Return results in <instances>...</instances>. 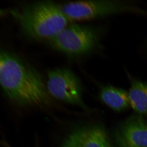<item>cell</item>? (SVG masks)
Segmentation results:
<instances>
[{
    "label": "cell",
    "instance_id": "obj_4",
    "mask_svg": "<svg viewBox=\"0 0 147 147\" xmlns=\"http://www.w3.org/2000/svg\"><path fill=\"white\" fill-rule=\"evenodd\" d=\"M53 47L72 55H84L91 51L97 41V35L90 27L77 24L67 26L50 40Z\"/></svg>",
    "mask_w": 147,
    "mask_h": 147
},
{
    "label": "cell",
    "instance_id": "obj_6",
    "mask_svg": "<svg viewBox=\"0 0 147 147\" xmlns=\"http://www.w3.org/2000/svg\"><path fill=\"white\" fill-rule=\"evenodd\" d=\"M119 147H147V122L141 116H132L119 125L115 133Z\"/></svg>",
    "mask_w": 147,
    "mask_h": 147
},
{
    "label": "cell",
    "instance_id": "obj_5",
    "mask_svg": "<svg viewBox=\"0 0 147 147\" xmlns=\"http://www.w3.org/2000/svg\"><path fill=\"white\" fill-rule=\"evenodd\" d=\"M46 88L49 94L63 102L87 108L82 99V87L77 76L69 69L56 68L47 74Z\"/></svg>",
    "mask_w": 147,
    "mask_h": 147
},
{
    "label": "cell",
    "instance_id": "obj_7",
    "mask_svg": "<svg viewBox=\"0 0 147 147\" xmlns=\"http://www.w3.org/2000/svg\"><path fill=\"white\" fill-rule=\"evenodd\" d=\"M61 147H113L104 129L99 125H90L72 131Z\"/></svg>",
    "mask_w": 147,
    "mask_h": 147
},
{
    "label": "cell",
    "instance_id": "obj_1",
    "mask_svg": "<svg viewBox=\"0 0 147 147\" xmlns=\"http://www.w3.org/2000/svg\"><path fill=\"white\" fill-rule=\"evenodd\" d=\"M0 85L21 105L49 106L52 102L42 76L18 57L0 50Z\"/></svg>",
    "mask_w": 147,
    "mask_h": 147
},
{
    "label": "cell",
    "instance_id": "obj_8",
    "mask_svg": "<svg viewBox=\"0 0 147 147\" xmlns=\"http://www.w3.org/2000/svg\"><path fill=\"white\" fill-rule=\"evenodd\" d=\"M100 98L106 105L115 111H123L130 105L128 92L111 86L102 88Z\"/></svg>",
    "mask_w": 147,
    "mask_h": 147
},
{
    "label": "cell",
    "instance_id": "obj_2",
    "mask_svg": "<svg viewBox=\"0 0 147 147\" xmlns=\"http://www.w3.org/2000/svg\"><path fill=\"white\" fill-rule=\"evenodd\" d=\"M23 31L34 39L50 40L68 26L69 21L59 5L36 2L11 11Z\"/></svg>",
    "mask_w": 147,
    "mask_h": 147
},
{
    "label": "cell",
    "instance_id": "obj_9",
    "mask_svg": "<svg viewBox=\"0 0 147 147\" xmlns=\"http://www.w3.org/2000/svg\"><path fill=\"white\" fill-rule=\"evenodd\" d=\"M128 94L133 110L139 115H147V83L132 80Z\"/></svg>",
    "mask_w": 147,
    "mask_h": 147
},
{
    "label": "cell",
    "instance_id": "obj_3",
    "mask_svg": "<svg viewBox=\"0 0 147 147\" xmlns=\"http://www.w3.org/2000/svg\"><path fill=\"white\" fill-rule=\"evenodd\" d=\"M60 6L69 21L91 20L121 12L145 13L138 7L118 1H78L65 3Z\"/></svg>",
    "mask_w": 147,
    "mask_h": 147
}]
</instances>
